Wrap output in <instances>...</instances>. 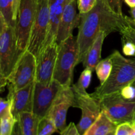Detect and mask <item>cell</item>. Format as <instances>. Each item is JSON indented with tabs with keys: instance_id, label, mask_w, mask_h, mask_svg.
<instances>
[{
	"instance_id": "obj_1",
	"label": "cell",
	"mask_w": 135,
	"mask_h": 135,
	"mask_svg": "<svg viewBox=\"0 0 135 135\" xmlns=\"http://www.w3.org/2000/svg\"><path fill=\"white\" fill-rule=\"evenodd\" d=\"M79 32L76 36L79 59L78 64L83 63L87 51L100 32L107 36L120 32L129 25L126 16L115 13L105 0H98L96 6L88 13L80 14Z\"/></svg>"
},
{
	"instance_id": "obj_5",
	"label": "cell",
	"mask_w": 135,
	"mask_h": 135,
	"mask_svg": "<svg viewBox=\"0 0 135 135\" xmlns=\"http://www.w3.org/2000/svg\"><path fill=\"white\" fill-rule=\"evenodd\" d=\"M50 28L48 0H38L37 11L26 50L36 58L44 46Z\"/></svg>"
},
{
	"instance_id": "obj_3",
	"label": "cell",
	"mask_w": 135,
	"mask_h": 135,
	"mask_svg": "<svg viewBox=\"0 0 135 135\" xmlns=\"http://www.w3.org/2000/svg\"><path fill=\"white\" fill-rule=\"evenodd\" d=\"M79 49L76 37L72 35L58 44L54 80L63 86L73 85L75 67L78 65Z\"/></svg>"
},
{
	"instance_id": "obj_35",
	"label": "cell",
	"mask_w": 135,
	"mask_h": 135,
	"mask_svg": "<svg viewBox=\"0 0 135 135\" xmlns=\"http://www.w3.org/2000/svg\"><path fill=\"white\" fill-rule=\"evenodd\" d=\"M7 79L3 75L2 70H1V63H0V92L3 90L4 88L5 87V86L7 85Z\"/></svg>"
},
{
	"instance_id": "obj_20",
	"label": "cell",
	"mask_w": 135,
	"mask_h": 135,
	"mask_svg": "<svg viewBox=\"0 0 135 135\" xmlns=\"http://www.w3.org/2000/svg\"><path fill=\"white\" fill-rule=\"evenodd\" d=\"M112 70V62L109 56L104 59H101L95 68L98 79L102 84L107 80L110 75Z\"/></svg>"
},
{
	"instance_id": "obj_27",
	"label": "cell",
	"mask_w": 135,
	"mask_h": 135,
	"mask_svg": "<svg viewBox=\"0 0 135 135\" xmlns=\"http://www.w3.org/2000/svg\"><path fill=\"white\" fill-rule=\"evenodd\" d=\"M132 129L133 124L128 123L119 124L117 126L115 131V135H131Z\"/></svg>"
},
{
	"instance_id": "obj_29",
	"label": "cell",
	"mask_w": 135,
	"mask_h": 135,
	"mask_svg": "<svg viewBox=\"0 0 135 135\" xmlns=\"http://www.w3.org/2000/svg\"><path fill=\"white\" fill-rule=\"evenodd\" d=\"M11 112V102L0 97V119Z\"/></svg>"
},
{
	"instance_id": "obj_8",
	"label": "cell",
	"mask_w": 135,
	"mask_h": 135,
	"mask_svg": "<svg viewBox=\"0 0 135 135\" xmlns=\"http://www.w3.org/2000/svg\"><path fill=\"white\" fill-rule=\"evenodd\" d=\"M71 107L76 108L75 96L72 86H62L46 115L52 120L59 133L67 127V112Z\"/></svg>"
},
{
	"instance_id": "obj_10",
	"label": "cell",
	"mask_w": 135,
	"mask_h": 135,
	"mask_svg": "<svg viewBox=\"0 0 135 135\" xmlns=\"http://www.w3.org/2000/svg\"><path fill=\"white\" fill-rule=\"evenodd\" d=\"M76 108L80 109L81 118L76 125L80 135H83L88 128L96 121L102 112L101 104L98 99L93 97L88 92L84 94L75 92Z\"/></svg>"
},
{
	"instance_id": "obj_31",
	"label": "cell",
	"mask_w": 135,
	"mask_h": 135,
	"mask_svg": "<svg viewBox=\"0 0 135 135\" xmlns=\"http://www.w3.org/2000/svg\"><path fill=\"white\" fill-rule=\"evenodd\" d=\"M61 135H80L73 122L70 123L67 127L60 133Z\"/></svg>"
},
{
	"instance_id": "obj_28",
	"label": "cell",
	"mask_w": 135,
	"mask_h": 135,
	"mask_svg": "<svg viewBox=\"0 0 135 135\" xmlns=\"http://www.w3.org/2000/svg\"><path fill=\"white\" fill-rule=\"evenodd\" d=\"M105 1L113 11L119 15H123L122 7L124 0H105Z\"/></svg>"
},
{
	"instance_id": "obj_38",
	"label": "cell",
	"mask_w": 135,
	"mask_h": 135,
	"mask_svg": "<svg viewBox=\"0 0 135 135\" xmlns=\"http://www.w3.org/2000/svg\"><path fill=\"white\" fill-rule=\"evenodd\" d=\"M131 135H135V125L133 124V129H132Z\"/></svg>"
},
{
	"instance_id": "obj_6",
	"label": "cell",
	"mask_w": 135,
	"mask_h": 135,
	"mask_svg": "<svg viewBox=\"0 0 135 135\" xmlns=\"http://www.w3.org/2000/svg\"><path fill=\"white\" fill-rule=\"evenodd\" d=\"M36 58L25 50L21 54L7 78L9 91H16L29 85L36 80Z\"/></svg>"
},
{
	"instance_id": "obj_7",
	"label": "cell",
	"mask_w": 135,
	"mask_h": 135,
	"mask_svg": "<svg viewBox=\"0 0 135 135\" xmlns=\"http://www.w3.org/2000/svg\"><path fill=\"white\" fill-rule=\"evenodd\" d=\"M38 0H21L15 26L17 47L19 52L26 50L35 19Z\"/></svg>"
},
{
	"instance_id": "obj_22",
	"label": "cell",
	"mask_w": 135,
	"mask_h": 135,
	"mask_svg": "<svg viewBox=\"0 0 135 135\" xmlns=\"http://www.w3.org/2000/svg\"><path fill=\"white\" fill-rule=\"evenodd\" d=\"M58 132L52 120L47 116L40 119L38 124V135H52Z\"/></svg>"
},
{
	"instance_id": "obj_30",
	"label": "cell",
	"mask_w": 135,
	"mask_h": 135,
	"mask_svg": "<svg viewBox=\"0 0 135 135\" xmlns=\"http://www.w3.org/2000/svg\"><path fill=\"white\" fill-rule=\"evenodd\" d=\"M123 52L126 56L135 57V46L129 42H123Z\"/></svg>"
},
{
	"instance_id": "obj_2",
	"label": "cell",
	"mask_w": 135,
	"mask_h": 135,
	"mask_svg": "<svg viewBox=\"0 0 135 135\" xmlns=\"http://www.w3.org/2000/svg\"><path fill=\"white\" fill-rule=\"evenodd\" d=\"M109 57L112 62L110 75L90 94L99 100L106 95L119 92L135 80V58H126L118 50H115Z\"/></svg>"
},
{
	"instance_id": "obj_39",
	"label": "cell",
	"mask_w": 135,
	"mask_h": 135,
	"mask_svg": "<svg viewBox=\"0 0 135 135\" xmlns=\"http://www.w3.org/2000/svg\"><path fill=\"white\" fill-rule=\"evenodd\" d=\"M132 84H133V86H134V87L135 88V80H134V81L133 82V83H132ZM134 102H135V99H134Z\"/></svg>"
},
{
	"instance_id": "obj_23",
	"label": "cell",
	"mask_w": 135,
	"mask_h": 135,
	"mask_svg": "<svg viewBox=\"0 0 135 135\" xmlns=\"http://www.w3.org/2000/svg\"><path fill=\"white\" fill-rule=\"evenodd\" d=\"M17 120L12 115L11 112L0 119V135H11Z\"/></svg>"
},
{
	"instance_id": "obj_21",
	"label": "cell",
	"mask_w": 135,
	"mask_h": 135,
	"mask_svg": "<svg viewBox=\"0 0 135 135\" xmlns=\"http://www.w3.org/2000/svg\"><path fill=\"white\" fill-rule=\"evenodd\" d=\"M13 0H0V11L3 14L8 26L14 27L16 22L13 20Z\"/></svg>"
},
{
	"instance_id": "obj_15",
	"label": "cell",
	"mask_w": 135,
	"mask_h": 135,
	"mask_svg": "<svg viewBox=\"0 0 135 135\" xmlns=\"http://www.w3.org/2000/svg\"><path fill=\"white\" fill-rule=\"evenodd\" d=\"M73 0H48L50 12V28L44 46L53 42H56V34L58 24L64 8ZM43 47V48H44Z\"/></svg>"
},
{
	"instance_id": "obj_32",
	"label": "cell",
	"mask_w": 135,
	"mask_h": 135,
	"mask_svg": "<svg viewBox=\"0 0 135 135\" xmlns=\"http://www.w3.org/2000/svg\"><path fill=\"white\" fill-rule=\"evenodd\" d=\"M21 0H13V20L16 22L18 17V11H19L20 5H21Z\"/></svg>"
},
{
	"instance_id": "obj_41",
	"label": "cell",
	"mask_w": 135,
	"mask_h": 135,
	"mask_svg": "<svg viewBox=\"0 0 135 135\" xmlns=\"http://www.w3.org/2000/svg\"><path fill=\"white\" fill-rule=\"evenodd\" d=\"M108 135H115V132H114V133H111V134H108Z\"/></svg>"
},
{
	"instance_id": "obj_26",
	"label": "cell",
	"mask_w": 135,
	"mask_h": 135,
	"mask_svg": "<svg viewBox=\"0 0 135 135\" xmlns=\"http://www.w3.org/2000/svg\"><path fill=\"white\" fill-rule=\"evenodd\" d=\"M121 96L126 100L134 102L135 99V88L132 84L126 86L119 91Z\"/></svg>"
},
{
	"instance_id": "obj_11",
	"label": "cell",
	"mask_w": 135,
	"mask_h": 135,
	"mask_svg": "<svg viewBox=\"0 0 135 135\" xmlns=\"http://www.w3.org/2000/svg\"><path fill=\"white\" fill-rule=\"evenodd\" d=\"M21 54L17 47L15 28L8 26L0 36V63L3 75L7 79Z\"/></svg>"
},
{
	"instance_id": "obj_18",
	"label": "cell",
	"mask_w": 135,
	"mask_h": 135,
	"mask_svg": "<svg viewBox=\"0 0 135 135\" xmlns=\"http://www.w3.org/2000/svg\"><path fill=\"white\" fill-rule=\"evenodd\" d=\"M22 135H38L40 119L32 112L21 113L18 118Z\"/></svg>"
},
{
	"instance_id": "obj_19",
	"label": "cell",
	"mask_w": 135,
	"mask_h": 135,
	"mask_svg": "<svg viewBox=\"0 0 135 135\" xmlns=\"http://www.w3.org/2000/svg\"><path fill=\"white\" fill-rule=\"evenodd\" d=\"M92 71L88 68H84L81 73L76 84H73L72 88L74 92L78 93L84 94L86 93V89L90 84L92 80Z\"/></svg>"
},
{
	"instance_id": "obj_16",
	"label": "cell",
	"mask_w": 135,
	"mask_h": 135,
	"mask_svg": "<svg viewBox=\"0 0 135 135\" xmlns=\"http://www.w3.org/2000/svg\"><path fill=\"white\" fill-rule=\"evenodd\" d=\"M106 36L107 35L104 32H100L98 34L84 57L83 61V67L84 68L90 69L92 71L95 69L98 63L101 60L102 46Z\"/></svg>"
},
{
	"instance_id": "obj_24",
	"label": "cell",
	"mask_w": 135,
	"mask_h": 135,
	"mask_svg": "<svg viewBox=\"0 0 135 135\" xmlns=\"http://www.w3.org/2000/svg\"><path fill=\"white\" fill-rule=\"evenodd\" d=\"M119 33L121 36L122 42H131L135 46V28L129 24V25L124 28Z\"/></svg>"
},
{
	"instance_id": "obj_37",
	"label": "cell",
	"mask_w": 135,
	"mask_h": 135,
	"mask_svg": "<svg viewBox=\"0 0 135 135\" xmlns=\"http://www.w3.org/2000/svg\"><path fill=\"white\" fill-rule=\"evenodd\" d=\"M125 3L130 7L131 8L135 7V0H124Z\"/></svg>"
},
{
	"instance_id": "obj_17",
	"label": "cell",
	"mask_w": 135,
	"mask_h": 135,
	"mask_svg": "<svg viewBox=\"0 0 135 135\" xmlns=\"http://www.w3.org/2000/svg\"><path fill=\"white\" fill-rule=\"evenodd\" d=\"M117 126L102 111L98 118L83 135H108L115 131Z\"/></svg>"
},
{
	"instance_id": "obj_40",
	"label": "cell",
	"mask_w": 135,
	"mask_h": 135,
	"mask_svg": "<svg viewBox=\"0 0 135 135\" xmlns=\"http://www.w3.org/2000/svg\"><path fill=\"white\" fill-rule=\"evenodd\" d=\"M133 125H135V113H134V119H133Z\"/></svg>"
},
{
	"instance_id": "obj_9",
	"label": "cell",
	"mask_w": 135,
	"mask_h": 135,
	"mask_svg": "<svg viewBox=\"0 0 135 135\" xmlns=\"http://www.w3.org/2000/svg\"><path fill=\"white\" fill-rule=\"evenodd\" d=\"M62 86L55 80L48 84H41L35 80L32 113L40 119L47 115Z\"/></svg>"
},
{
	"instance_id": "obj_4",
	"label": "cell",
	"mask_w": 135,
	"mask_h": 135,
	"mask_svg": "<svg viewBox=\"0 0 135 135\" xmlns=\"http://www.w3.org/2000/svg\"><path fill=\"white\" fill-rule=\"evenodd\" d=\"M100 101L102 111L116 125L133 124L135 102L124 98L119 91L104 96Z\"/></svg>"
},
{
	"instance_id": "obj_13",
	"label": "cell",
	"mask_w": 135,
	"mask_h": 135,
	"mask_svg": "<svg viewBox=\"0 0 135 135\" xmlns=\"http://www.w3.org/2000/svg\"><path fill=\"white\" fill-rule=\"evenodd\" d=\"M35 81L16 91H9L7 100L11 102V112L16 120L25 112H32Z\"/></svg>"
},
{
	"instance_id": "obj_25",
	"label": "cell",
	"mask_w": 135,
	"mask_h": 135,
	"mask_svg": "<svg viewBox=\"0 0 135 135\" xmlns=\"http://www.w3.org/2000/svg\"><path fill=\"white\" fill-rule=\"evenodd\" d=\"M98 0H77V8L80 14L88 13L97 3Z\"/></svg>"
},
{
	"instance_id": "obj_34",
	"label": "cell",
	"mask_w": 135,
	"mask_h": 135,
	"mask_svg": "<svg viewBox=\"0 0 135 135\" xmlns=\"http://www.w3.org/2000/svg\"><path fill=\"white\" fill-rule=\"evenodd\" d=\"M129 13H130L131 16L130 17L126 16V18L129 25L135 28V7L131 8Z\"/></svg>"
},
{
	"instance_id": "obj_12",
	"label": "cell",
	"mask_w": 135,
	"mask_h": 135,
	"mask_svg": "<svg viewBox=\"0 0 135 135\" xmlns=\"http://www.w3.org/2000/svg\"><path fill=\"white\" fill-rule=\"evenodd\" d=\"M57 51V42H51L42 49L36 59V81L43 84L52 82Z\"/></svg>"
},
{
	"instance_id": "obj_14",
	"label": "cell",
	"mask_w": 135,
	"mask_h": 135,
	"mask_svg": "<svg viewBox=\"0 0 135 135\" xmlns=\"http://www.w3.org/2000/svg\"><path fill=\"white\" fill-rule=\"evenodd\" d=\"M76 1L73 0L65 7L57 29L55 40L57 44L71 36L74 29L79 26L80 15L76 13Z\"/></svg>"
},
{
	"instance_id": "obj_36",
	"label": "cell",
	"mask_w": 135,
	"mask_h": 135,
	"mask_svg": "<svg viewBox=\"0 0 135 135\" xmlns=\"http://www.w3.org/2000/svg\"><path fill=\"white\" fill-rule=\"evenodd\" d=\"M11 135H22V131H21V127H20L19 123H18V121L15 124V126L13 127V132H12Z\"/></svg>"
},
{
	"instance_id": "obj_33",
	"label": "cell",
	"mask_w": 135,
	"mask_h": 135,
	"mask_svg": "<svg viewBox=\"0 0 135 135\" xmlns=\"http://www.w3.org/2000/svg\"><path fill=\"white\" fill-rule=\"evenodd\" d=\"M7 26V22L5 20V17H4L3 14L0 11V36L4 32Z\"/></svg>"
}]
</instances>
